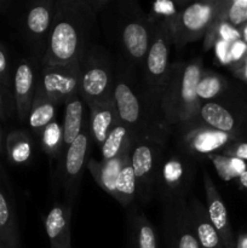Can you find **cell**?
I'll return each instance as SVG.
<instances>
[{
	"instance_id": "1",
	"label": "cell",
	"mask_w": 247,
	"mask_h": 248,
	"mask_svg": "<svg viewBox=\"0 0 247 248\" xmlns=\"http://www.w3.org/2000/svg\"><path fill=\"white\" fill-rule=\"evenodd\" d=\"M108 0H57L43 64L77 63L93 45L97 16Z\"/></svg>"
},
{
	"instance_id": "2",
	"label": "cell",
	"mask_w": 247,
	"mask_h": 248,
	"mask_svg": "<svg viewBox=\"0 0 247 248\" xmlns=\"http://www.w3.org/2000/svg\"><path fill=\"white\" fill-rule=\"evenodd\" d=\"M113 98L119 120L128 130L131 142L152 140L167 145L172 128L162 115L160 102L123 68L115 74Z\"/></svg>"
},
{
	"instance_id": "3",
	"label": "cell",
	"mask_w": 247,
	"mask_h": 248,
	"mask_svg": "<svg viewBox=\"0 0 247 248\" xmlns=\"http://www.w3.org/2000/svg\"><path fill=\"white\" fill-rule=\"evenodd\" d=\"M109 2V1H108ZM108 4L102 11L107 12V29L113 36L124 58L133 65H143L153 39L154 23L150 15L145 14L135 1H119Z\"/></svg>"
},
{
	"instance_id": "4",
	"label": "cell",
	"mask_w": 247,
	"mask_h": 248,
	"mask_svg": "<svg viewBox=\"0 0 247 248\" xmlns=\"http://www.w3.org/2000/svg\"><path fill=\"white\" fill-rule=\"evenodd\" d=\"M202 70L200 60L172 63L169 80L160 99L162 115L172 130L198 115L201 101L196 94V87Z\"/></svg>"
},
{
	"instance_id": "5",
	"label": "cell",
	"mask_w": 247,
	"mask_h": 248,
	"mask_svg": "<svg viewBox=\"0 0 247 248\" xmlns=\"http://www.w3.org/2000/svg\"><path fill=\"white\" fill-rule=\"evenodd\" d=\"M196 174V161L178 148L165 149L155 181V196L164 206L188 200Z\"/></svg>"
},
{
	"instance_id": "6",
	"label": "cell",
	"mask_w": 247,
	"mask_h": 248,
	"mask_svg": "<svg viewBox=\"0 0 247 248\" xmlns=\"http://www.w3.org/2000/svg\"><path fill=\"white\" fill-rule=\"evenodd\" d=\"M79 65V94L86 107L113 99L115 73L109 53L102 46L93 44L80 58Z\"/></svg>"
},
{
	"instance_id": "7",
	"label": "cell",
	"mask_w": 247,
	"mask_h": 248,
	"mask_svg": "<svg viewBox=\"0 0 247 248\" xmlns=\"http://www.w3.org/2000/svg\"><path fill=\"white\" fill-rule=\"evenodd\" d=\"M153 39L143 63V85L160 102L169 80L171 63L172 36L169 23L165 19L153 18Z\"/></svg>"
},
{
	"instance_id": "8",
	"label": "cell",
	"mask_w": 247,
	"mask_h": 248,
	"mask_svg": "<svg viewBox=\"0 0 247 248\" xmlns=\"http://www.w3.org/2000/svg\"><path fill=\"white\" fill-rule=\"evenodd\" d=\"M222 0H203L184 6L172 19L167 21L172 43L176 47L205 38L217 18Z\"/></svg>"
},
{
	"instance_id": "9",
	"label": "cell",
	"mask_w": 247,
	"mask_h": 248,
	"mask_svg": "<svg viewBox=\"0 0 247 248\" xmlns=\"http://www.w3.org/2000/svg\"><path fill=\"white\" fill-rule=\"evenodd\" d=\"M172 135L176 136V148L195 161L207 159L208 155L220 153L230 143L239 142L234 136L208 127L198 116L176 126Z\"/></svg>"
},
{
	"instance_id": "10",
	"label": "cell",
	"mask_w": 247,
	"mask_h": 248,
	"mask_svg": "<svg viewBox=\"0 0 247 248\" xmlns=\"http://www.w3.org/2000/svg\"><path fill=\"white\" fill-rule=\"evenodd\" d=\"M166 148L152 140L131 142L130 162L136 178V198L140 203L148 205L155 196L157 170Z\"/></svg>"
},
{
	"instance_id": "11",
	"label": "cell",
	"mask_w": 247,
	"mask_h": 248,
	"mask_svg": "<svg viewBox=\"0 0 247 248\" xmlns=\"http://www.w3.org/2000/svg\"><path fill=\"white\" fill-rule=\"evenodd\" d=\"M38 87L56 106L65 103L79 94V62L65 65L43 64L38 77Z\"/></svg>"
},
{
	"instance_id": "12",
	"label": "cell",
	"mask_w": 247,
	"mask_h": 248,
	"mask_svg": "<svg viewBox=\"0 0 247 248\" xmlns=\"http://www.w3.org/2000/svg\"><path fill=\"white\" fill-rule=\"evenodd\" d=\"M90 130L89 125L84 127L79 137L65 149L64 159L62 164V186L64 190L65 203L69 206L74 205L79 193L80 182L82 179L84 170L87 164V157L90 152Z\"/></svg>"
},
{
	"instance_id": "13",
	"label": "cell",
	"mask_w": 247,
	"mask_h": 248,
	"mask_svg": "<svg viewBox=\"0 0 247 248\" xmlns=\"http://www.w3.org/2000/svg\"><path fill=\"white\" fill-rule=\"evenodd\" d=\"M162 222L167 248H200L194 232L188 200L164 206Z\"/></svg>"
},
{
	"instance_id": "14",
	"label": "cell",
	"mask_w": 247,
	"mask_h": 248,
	"mask_svg": "<svg viewBox=\"0 0 247 248\" xmlns=\"http://www.w3.org/2000/svg\"><path fill=\"white\" fill-rule=\"evenodd\" d=\"M57 0H36L27 9L23 17V33L41 61L46 51L48 35L56 14Z\"/></svg>"
},
{
	"instance_id": "15",
	"label": "cell",
	"mask_w": 247,
	"mask_h": 248,
	"mask_svg": "<svg viewBox=\"0 0 247 248\" xmlns=\"http://www.w3.org/2000/svg\"><path fill=\"white\" fill-rule=\"evenodd\" d=\"M196 116L208 127L234 136L239 140L244 133L245 118L241 111L219 99L201 102Z\"/></svg>"
},
{
	"instance_id": "16",
	"label": "cell",
	"mask_w": 247,
	"mask_h": 248,
	"mask_svg": "<svg viewBox=\"0 0 247 248\" xmlns=\"http://www.w3.org/2000/svg\"><path fill=\"white\" fill-rule=\"evenodd\" d=\"M202 181L206 195L205 207L207 210L208 218L217 230L224 248H235L236 237L228 217L227 207L207 171H203Z\"/></svg>"
},
{
	"instance_id": "17",
	"label": "cell",
	"mask_w": 247,
	"mask_h": 248,
	"mask_svg": "<svg viewBox=\"0 0 247 248\" xmlns=\"http://www.w3.org/2000/svg\"><path fill=\"white\" fill-rule=\"evenodd\" d=\"M38 78L29 61L23 60L17 64L14 75V104L19 121L28 119L29 110L35 96Z\"/></svg>"
},
{
	"instance_id": "18",
	"label": "cell",
	"mask_w": 247,
	"mask_h": 248,
	"mask_svg": "<svg viewBox=\"0 0 247 248\" xmlns=\"http://www.w3.org/2000/svg\"><path fill=\"white\" fill-rule=\"evenodd\" d=\"M130 149L131 144L120 155L110 160L98 161V160H94L92 157L87 160L86 169L89 170L96 183L101 186L102 190L109 194L111 198L114 196L116 179H118L123 167L130 159Z\"/></svg>"
},
{
	"instance_id": "19",
	"label": "cell",
	"mask_w": 247,
	"mask_h": 248,
	"mask_svg": "<svg viewBox=\"0 0 247 248\" xmlns=\"http://www.w3.org/2000/svg\"><path fill=\"white\" fill-rule=\"evenodd\" d=\"M72 208V206L67 203L55 205L46 216L45 230L51 248H72L70 247Z\"/></svg>"
},
{
	"instance_id": "20",
	"label": "cell",
	"mask_w": 247,
	"mask_h": 248,
	"mask_svg": "<svg viewBox=\"0 0 247 248\" xmlns=\"http://www.w3.org/2000/svg\"><path fill=\"white\" fill-rule=\"evenodd\" d=\"M87 107L90 109V136L92 140L101 148L111 128L119 123L114 98L104 103L90 104Z\"/></svg>"
},
{
	"instance_id": "21",
	"label": "cell",
	"mask_w": 247,
	"mask_h": 248,
	"mask_svg": "<svg viewBox=\"0 0 247 248\" xmlns=\"http://www.w3.org/2000/svg\"><path fill=\"white\" fill-rule=\"evenodd\" d=\"M188 206L200 248H224L217 230L208 218L205 205L199 199L190 198L188 199Z\"/></svg>"
},
{
	"instance_id": "22",
	"label": "cell",
	"mask_w": 247,
	"mask_h": 248,
	"mask_svg": "<svg viewBox=\"0 0 247 248\" xmlns=\"http://www.w3.org/2000/svg\"><path fill=\"white\" fill-rule=\"evenodd\" d=\"M64 118L62 125L63 149H67L84 130L85 102L80 94H77L65 102Z\"/></svg>"
},
{
	"instance_id": "23",
	"label": "cell",
	"mask_w": 247,
	"mask_h": 248,
	"mask_svg": "<svg viewBox=\"0 0 247 248\" xmlns=\"http://www.w3.org/2000/svg\"><path fill=\"white\" fill-rule=\"evenodd\" d=\"M128 232L132 248H157L155 228L138 207L128 213Z\"/></svg>"
},
{
	"instance_id": "24",
	"label": "cell",
	"mask_w": 247,
	"mask_h": 248,
	"mask_svg": "<svg viewBox=\"0 0 247 248\" xmlns=\"http://www.w3.org/2000/svg\"><path fill=\"white\" fill-rule=\"evenodd\" d=\"M56 116V104L47 98L45 93L41 91L36 84L35 96L31 103V110L28 114V124L34 135L40 138L43 131L53 123Z\"/></svg>"
},
{
	"instance_id": "25",
	"label": "cell",
	"mask_w": 247,
	"mask_h": 248,
	"mask_svg": "<svg viewBox=\"0 0 247 248\" xmlns=\"http://www.w3.org/2000/svg\"><path fill=\"white\" fill-rule=\"evenodd\" d=\"M0 246L19 248V235L16 216L0 179Z\"/></svg>"
},
{
	"instance_id": "26",
	"label": "cell",
	"mask_w": 247,
	"mask_h": 248,
	"mask_svg": "<svg viewBox=\"0 0 247 248\" xmlns=\"http://www.w3.org/2000/svg\"><path fill=\"white\" fill-rule=\"evenodd\" d=\"M5 152L12 165L28 164L33 155V140L24 130L11 131L5 140Z\"/></svg>"
},
{
	"instance_id": "27",
	"label": "cell",
	"mask_w": 247,
	"mask_h": 248,
	"mask_svg": "<svg viewBox=\"0 0 247 248\" xmlns=\"http://www.w3.org/2000/svg\"><path fill=\"white\" fill-rule=\"evenodd\" d=\"M227 90L228 81L223 75L212 70H202L196 87V94L201 102L218 101Z\"/></svg>"
},
{
	"instance_id": "28",
	"label": "cell",
	"mask_w": 247,
	"mask_h": 248,
	"mask_svg": "<svg viewBox=\"0 0 247 248\" xmlns=\"http://www.w3.org/2000/svg\"><path fill=\"white\" fill-rule=\"evenodd\" d=\"M131 138L126 126L119 120L109 132L108 137L101 147L102 160H110L120 155L126 148L130 147Z\"/></svg>"
},
{
	"instance_id": "29",
	"label": "cell",
	"mask_w": 247,
	"mask_h": 248,
	"mask_svg": "<svg viewBox=\"0 0 247 248\" xmlns=\"http://www.w3.org/2000/svg\"><path fill=\"white\" fill-rule=\"evenodd\" d=\"M113 198L123 207H128L136 199V178L130 159L123 167L118 179H116Z\"/></svg>"
},
{
	"instance_id": "30",
	"label": "cell",
	"mask_w": 247,
	"mask_h": 248,
	"mask_svg": "<svg viewBox=\"0 0 247 248\" xmlns=\"http://www.w3.org/2000/svg\"><path fill=\"white\" fill-rule=\"evenodd\" d=\"M207 159L215 166L218 176L223 181H232V179L239 178L242 173L247 170V162L236 157L225 156V155L216 153V154L208 155Z\"/></svg>"
},
{
	"instance_id": "31",
	"label": "cell",
	"mask_w": 247,
	"mask_h": 248,
	"mask_svg": "<svg viewBox=\"0 0 247 248\" xmlns=\"http://www.w3.org/2000/svg\"><path fill=\"white\" fill-rule=\"evenodd\" d=\"M218 19L234 28L247 23V0H222Z\"/></svg>"
},
{
	"instance_id": "32",
	"label": "cell",
	"mask_w": 247,
	"mask_h": 248,
	"mask_svg": "<svg viewBox=\"0 0 247 248\" xmlns=\"http://www.w3.org/2000/svg\"><path fill=\"white\" fill-rule=\"evenodd\" d=\"M39 140L43 144L44 150L50 156H58V153L63 149L62 126L53 121L43 131Z\"/></svg>"
},
{
	"instance_id": "33",
	"label": "cell",
	"mask_w": 247,
	"mask_h": 248,
	"mask_svg": "<svg viewBox=\"0 0 247 248\" xmlns=\"http://www.w3.org/2000/svg\"><path fill=\"white\" fill-rule=\"evenodd\" d=\"M12 81H11V74H10V64L9 58H7V53L5 51L4 46L0 44V87H1L2 92H4L5 98L9 102V106H11L14 97H12Z\"/></svg>"
},
{
	"instance_id": "34",
	"label": "cell",
	"mask_w": 247,
	"mask_h": 248,
	"mask_svg": "<svg viewBox=\"0 0 247 248\" xmlns=\"http://www.w3.org/2000/svg\"><path fill=\"white\" fill-rule=\"evenodd\" d=\"M219 154L225 155V156L236 157V159L247 162V142L239 140V142L230 143L227 147L223 148Z\"/></svg>"
},
{
	"instance_id": "35",
	"label": "cell",
	"mask_w": 247,
	"mask_h": 248,
	"mask_svg": "<svg viewBox=\"0 0 247 248\" xmlns=\"http://www.w3.org/2000/svg\"><path fill=\"white\" fill-rule=\"evenodd\" d=\"M232 69L234 70L235 75L237 78H240L245 82H247V53L240 62L232 64Z\"/></svg>"
},
{
	"instance_id": "36",
	"label": "cell",
	"mask_w": 247,
	"mask_h": 248,
	"mask_svg": "<svg viewBox=\"0 0 247 248\" xmlns=\"http://www.w3.org/2000/svg\"><path fill=\"white\" fill-rule=\"evenodd\" d=\"M6 110H9V108L5 104L4 92H2L1 87H0V119H6Z\"/></svg>"
},
{
	"instance_id": "37",
	"label": "cell",
	"mask_w": 247,
	"mask_h": 248,
	"mask_svg": "<svg viewBox=\"0 0 247 248\" xmlns=\"http://www.w3.org/2000/svg\"><path fill=\"white\" fill-rule=\"evenodd\" d=\"M235 248H247V232H240L237 235Z\"/></svg>"
},
{
	"instance_id": "38",
	"label": "cell",
	"mask_w": 247,
	"mask_h": 248,
	"mask_svg": "<svg viewBox=\"0 0 247 248\" xmlns=\"http://www.w3.org/2000/svg\"><path fill=\"white\" fill-rule=\"evenodd\" d=\"M237 179H239L240 186H241L242 188H245L247 190V170Z\"/></svg>"
},
{
	"instance_id": "39",
	"label": "cell",
	"mask_w": 247,
	"mask_h": 248,
	"mask_svg": "<svg viewBox=\"0 0 247 248\" xmlns=\"http://www.w3.org/2000/svg\"><path fill=\"white\" fill-rule=\"evenodd\" d=\"M240 34H241V40L247 45V23L240 28Z\"/></svg>"
},
{
	"instance_id": "40",
	"label": "cell",
	"mask_w": 247,
	"mask_h": 248,
	"mask_svg": "<svg viewBox=\"0 0 247 248\" xmlns=\"http://www.w3.org/2000/svg\"><path fill=\"white\" fill-rule=\"evenodd\" d=\"M0 155H1V132H0ZM0 179H5L4 176V169L1 166V162H0Z\"/></svg>"
},
{
	"instance_id": "41",
	"label": "cell",
	"mask_w": 247,
	"mask_h": 248,
	"mask_svg": "<svg viewBox=\"0 0 247 248\" xmlns=\"http://www.w3.org/2000/svg\"><path fill=\"white\" fill-rule=\"evenodd\" d=\"M2 6H4V1H1V0H0V9H1Z\"/></svg>"
},
{
	"instance_id": "42",
	"label": "cell",
	"mask_w": 247,
	"mask_h": 248,
	"mask_svg": "<svg viewBox=\"0 0 247 248\" xmlns=\"http://www.w3.org/2000/svg\"><path fill=\"white\" fill-rule=\"evenodd\" d=\"M0 248H9V247H4V246H0Z\"/></svg>"
}]
</instances>
